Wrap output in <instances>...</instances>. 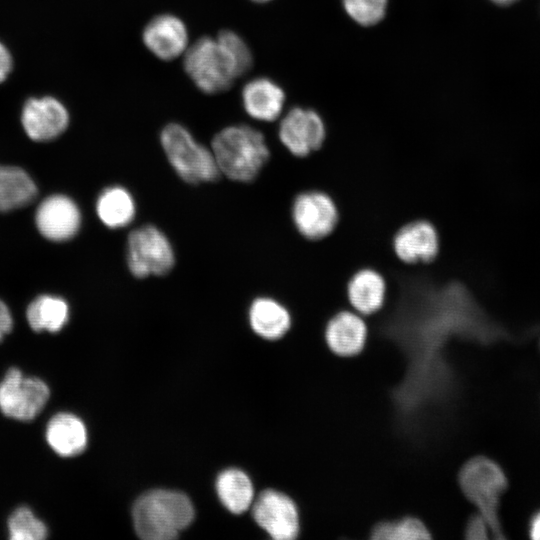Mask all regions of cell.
<instances>
[{
    "label": "cell",
    "instance_id": "cell-1",
    "mask_svg": "<svg viewBox=\"0 0 540 540\" xmlns=\"http://www.w3.org/2000/svg\"><path fill=\"white\" fill-rule=\"evenodd\" d=\"M385 279V305L368 318L404 361L403 375L389 392L395 427L423 443L446 424L458 393L451 343L489 344L501 332L465 282L429 263H403Z\"/></svg>",
    "mask_w": 540,
    "mask_h": 540
},
{
    "label": "cell",
    "instance_id": "cell-2",
    "mask_svg": "<svg viewBox=\"0 0 540 540\" xmlns=\"http://www.w3.org/2000/svg\"><path fill=\"white\" fill-rule=\"evenodd\" d=\"M220 174L237 182H251L268 163L271 152L263 133L244 124L230 125L211 141Z\"/></svg>",
    "mask_w": 540,
    "mask_h": 540
},
{
    "label": "cell",
    "instance_id": "cell-3",
    "mask_svg": "<svg viewBox=\"0 0 540 540\" xmlns=\"http://www.w3.org/2000/svg\"><path fill=\"white\" fill-rule=\"evenodd\" d=\"M133 524L139 537L146 540H168L187 527L194 516L190 499L176 491L152 490L137 499L133 507Z\"/></svg>",
    "mask_w": 540,
    "mask_h": 540
},
{
    "label": "cell",
    "instance_id": "cell-4",
    "mask_svg": "<svg viewBox=\"0 0 540 540\" xmlns=\"http://www.w3.org/2000/svg\"><path fill=\"white\" fill-rule=\"evenodd\" d=\"M458 484L464 496L489 524L491 536L503 539L499 503L508 481L502 468L492 459L478 455L467 460L458 472Z\"/></svg>",
    "mask_w": 540,
    "mask_h": 540
},
{
    "label": "cell",
    "instance_id": "cell-5",
    "mask_svg": "<svg viewBox=\"0 0 540 540\" xmlns=\"http://www.w3.org/2000/svg\"><path fill=\"white\" fill-rule=\"evenodd\" d=\"M160 143L170 165L184 181L198 184L220 176L211 148L198 142L183 125L167 124L160 133Z\"/></svg>",
    "mask_w": 540,
    "mask_h": 540
},
{
    "label": "cell",
    "instance_id": "cell-6",
    "mask_svg": "<svg viewBox=\"0 0 540 540\" xmlns=\"http://www.w3.org/2000/svg\"><path fill=\"white\" fill-rule=\"evenodd\" d=\"M183 66L195 86L206 94L224 92L240 78L231 56L216 37L204 36L188 46Z\"/></svg>",
    "mask_w": 540,
    "mask_h": 540
},
{
    "label": "cell",
    "instance_id": "cell-7",
    "mask_svg": "<svg viewBox=\"0 0 540 540\" xmlns=\"http://www.w3.org/2000/svg\"><path fill=\"white\" fill-rule=\"evenodd\" d=\"M49 398L48 384L39 377L25 375L18 367L9 368L0 380V411L10 419L34 420Z\"/></svg>",
    "mask_w": 540,
    "mask_h": 540
},
{
    "label": "cell",
    "instance_id": "cell-8",
    "mask_svg": "<svg viewBox=\"0 0 540 540\" xmlns=\"http://www.w3.org/2000/svg\"><path fill=\"white\" fill-rule=\"evenodd\" d=\"M126 260L137 278L167 274L175 264V254L168 237L154 225H143L130 232Z\"/></svg>",
    "mask_w": 540,
    "mask_h": 540
},
{
    "label": "cell",
    "instance_id": "cell-9",
    "mask_svg": "<svg viewBox=\"0 0 540 540\" xmlns=\"http://www.w3.org/2000/svg\"><path fill=\"white\" fill-rule=\"evenodd\" d=\"M290 217L294 228L303 238L318 241L334 231L339 212L334 199L328 193L309 189L294 196Z\"/></svg>",
    "mask_w": 540,
    "mask_h": 540
},
{
    "label": "cell",
    "instance_id": "cell-10",
    "mask_svg": "<svg viewBox=\"0 0 540 540\" xmlns=\"http://www.w3.org/2000/svg\"><path fill=\"white\" fill-rule=\"evenodd\" d=\"M277 135L289 154L303 158L321 148L327 127L314 110L294 107L281 118Z\"/></svg>",
    "mask_w": 540,
    "mask_h": 540
},
{
    "label": "cell",
    "instance_id": "cell-11",
    "mask_svg": "<svg viewBox=\"0 0 540 540\" xmlns=\"http://www.w3.org/2000/svg\"><path fill=\"white\" fill-rule=\"evenodd\" d=\"M257 524L272 538L292 540L299 533V514L294 501L276 490H265L257 498L253 507Z\"/></svg>",
    "mask_w": 540,
    "mask_h": 540
},
{
    "label": "cell",
    "instance_id": "cell-12",
    "mask_svg": "<svg viewBox=\"0 0 540 540\" xmlns=\"http://www.w3.org/2000/svg\"><path fill=\"white\" fill-rule=\"evenodd\" d=\"M369 337L366 317L351 308L340 309L331 315L323 329L328 349L337 356L351 357L362 352Z\"/></svg>",
    "mask_w": 540,
    "mask_h": 540
},
{
    "label": "cell",
    "instance_id": "cell-13",
    "mask_svg": "<svg viewBox=\"0 0 540 540\" xmlns=\"http://www.w3.org/2000/svg\"><path fill=\"white\" fill-rule=\"evenodd\" d=\"M392 246L395 255L402 263L427 264L438 255L439 234L430 221L416 219L405 223L396 231Z\"/></svg>",
    "mask_w": 540,
    "mask_h": 540
},
{
    "label": "cell",
    "instance_id": "cell-14",
    "mask_svg": "<svg viewBox=\"0 0 540 540\" xmlns=\"http://www.w3.org/2000/svg\"><path fill=\"white\" fill-rule=\"evenodd\" d=\"M35 224L40 234L54 242L74 237L81 226V212L68 196L54 194L45 198L37 207Z\"/></svg>",
    "mask_w": 540,
    "mask_h": 540
},
{
    "label": "cell",
    "instance_id": "cell-15",
    "mask_svg": "<svg viewBox=\"0 0 540 540\" xmlns=\"http://www.w3.org/2000/svg\"><path fill=\"white\" fill-rule=\"evenodd\" d=\"M142 40L146 48L164 61L184 55L189 46V35L185 23L172 14H160L144 27Z\"/></svg>",
    "mask_w": 540,
    "mask_h": 540
},
{
    "label": "cell",
    "instance_id": "cell-16",
    "mask_svg": "<svg viewBox=\"0 0 540 540\" xmlns=\"http://www.w3.org/2000/svg\"><path fill=\"white\" fill-rule=\"evenodd\" d=\"M21 121L28 137L35 141H50L68 126L66 108L52 97L29 99L22 110Z\"/></svg>",
    "mask_w": 540,
    "mask_h": 540
},
{
    "label": "cell",
    "instance_id": "cell-17",
    "mask_svg": "<svg viewBox=\"0 0 540 540\" xmlns=\"http://www.w3.org/2000/svg\"><path fill=\"white\" fill-rule=\"evenodd\" d=\"M346 296L352 310L366 318L376 315L386 302V279L372 267L360 268L349 278Z\"/></svg>",
    "mask_w": 540,
    "mask_h": 540
},
{
    "label": "cell",
    "instance_id": "cell-18",
    "mask_svg": "<svg viewBox=\"0 0 540 540\" xmlns=\"http://www.w3.org/2000/svg\"><path fill=\"white\" fill-rule=\"evenodd\" d=\"M45 440L58 456L71 458L81 454L88 444V432L83 420L72 412L54 414L45 427Z\"/></svg>",
    "mask_w": 540,
    "mask_h": 540
},
{
    "label": "cell",
    "instance_id": "cell-19",
    "mask_svg": "<svg viewBox=\"0 0 540 540\" xmlns=\"http://www.w3.org/2000/svg\"><path fill=\"white\" fill-rule=\"evenodd\" d=\"M245 112L254 120L273 122L283 111L285 94L282 88L269 78L258 77L248 81L241 92Z\"/></svg>",
    "mask_w": 540,
    "mask_h": 540
},
{
    "label": "cell",
    "instance_id": "cell-20",
    "mask_svg": "<svg viewBox=\"0 0 540 540\" xmlns=\"http://www.w3.org/2000/svg\"><path fill=\"white\" fill-rule=\"evenodd\" d=\"M253 331L267 340H278L290 330L292 315L288 307L272 297H258L249 308Z\"/></svg>",
    "mask_w": 540,
    "mask_h": 540
},
{
    "label": "cell",
    "instance_id": "cell-21",
    "mask_svg": "<svg viewBox=\"0 0 540 540\" xmlns=\"http://www.w3.org/2000/svg\"><path fill=\"white\" fill-rule=\"evenodd\" d=\"M96 213L106 227L124 228L130 225L136 216V203L129 190L114 185L105 188L98 196Z\"/></svg>",
    "mask_w": 540,
    "mask_h": 540
},
{
    "label": "cell",
    "instance_id": "cell-22",
    "mask_svg": "<svg viewBox=\"0 0 540 540\" xmlns=\"http://www.w3.org/2000/svg\"><path fill=\"white\" fill-rule=\"evenodd\" d=\"M26 319L35 332L57 333L69 320V306L61 297L40 295L28 305Z\"/></svg>",
    "mask_w": 540,
    "mask_h": 540
},
{
    "label": "cell",
    "instance_id": "cell-23",
    "mask_svg": "<svg viewBox=\"0 0 540 540\" xmlns=\"http://www.w3.org/2000/svg\"><path fill=\"white\" fill-rule=\"evenodd\" d=\"M37 196V186L26 171L0 165V211L6 212L30 204Z\"/></svg>",
    "mask_w": 540,
    "mask_h": 540
},
{
    "label": "cell",
    "instance_id": "cell-24",
    "mask_svg": "<svg viewBox=\"0 0 540 540\" xmlns=\"http://www.w3.org/2000/svg\"><path fill=\"white\" fill-rule=\"evenodd\" d=\"M216 489L224 506L235 514L246 511L253 500V486L249 477L238 469L223 471L217 478Z\"/></svg>",
    "mask_w": 540,
    "mask_h": 540
},
{
    "label": "cell",
    "instance_id": "cell-25",
    "mask_svg": "<svg viewBox=\"0 0 540 540\" xmlns=\"http://www.w3.org/2000/svg\"><path fill=\"white\" fill-rule=\"evenodd\" d=\"M371 538L375 540H423L430 539L431 534L420 519L406 516L375 524L371 530Z\"/></svg>",
    "mask_w": 540,
    "mask_h": 540
},
{
    "label": "cell",
    "instance_id": "cell-26",
    "mask_svg": "<svg viewBox=\"0 0 540 540\" xmlns=\"http://www.w3.org/2000/svg\"><path fill=\"white\" fill-rule=\"evenodd\" d=\"M7 531L11 540H43L49 534L46 523L25 505L15 508L9 515Z\"/></svg>",
    "mask_w": 540,
    "mask_h": 540
},
{
    "label": "cell",
    "instance_id": "cell-27",
    "mask_svg": "<svg viewBox=\"0 0 540 540\" xmlns=\"http://www.w3.org/2000/svg\"><path fill=\"white\" fill-rule=\"evenodd\" d=\"M216 38L231 56L239 76L249 72L253 65V56L245 40L232 30H222Z\"/></svg>",
    "mask_w": 540,
    "mask_h": 540
},
{
    "label": "cell",
    "instance_id": "cell-28",
    "mask_svg": "<svg viewBox=\"0 0 540 540\" xmlns=\"http://www.w3.org/2000/svg\"><path fill=\"white\" fill-rule=\"evenodd\" d=\"M347 14L358 24L371 26L384 17L387 0H343Z\"/></svg>",
    "mask_w": 540,
    "mask_h": 540
},
{
    "label": "cell",
    "instance_id": "cell-29",
    "mask_svg": "<svg viewBox=\"0 0 540 540\" xmlns=\"http://www.w3.org/2000/svg\"><path fill=\"white\" fill-rule=\"evenodd\" d=\"M464 532L465 538L470 540H484L491 535L489 524L479 513L468 519Z\"/></svg>",
    "mask_w": 540,
    "mask_h": 540
},
{
    "label": "cell",
    "instance_id": "cell-30",
    "mask_svg": "<svg viewBox=\"0 0 540 540\" xmlns=\"http://www.w3.org/2000/svg\"><path fill=\"white\" fill-rule=\"evenodd\" d=\"M13 318L8 306L0 300V342L12 331Z\"/></svg>",
    "mask_w": 540,
    "mask_h": 540
},
{
    "label": "cell",
    "instance_id": "cell-31",
    "mask_svg": "<svg viewBox=\"0 0 540 540\" xmlns=\"http://www.w3.org/2000/svg\"><path fill=\"white\" fill-rule=\"evenodd\" d=\"M12 68V58L6 47L0 43V82L4 81Z\"/></svg>",
    "mask_w": 540,
    "mask_h": 540
},
{
    "label": "cell",
    "instance_id": "cell-32",
    "mask_svg": "<svg viewBox=\"0 0 540 540\" xmlns=\"http://www.w3.org/2000/svg\"><path fill=\"white\" fill-rule=\"evenodd\" d=\"M529 535L534 540H540V510L537 511L530 519Z\"/></svg>",
    "mask_w": 540,
    "mask_h": 540
},
{
    "label": "cell",
    "instance_id": "cell-33",
    "mask_svg": "<svg viewBox=\"0 0 540 540\" xmlns=\"http://www.w3.org/2000/svg\"><path fill=\"white\" fill-rule=\"evenodd\" d=\"M492 1L497 3V4L507 5V4H510V3L514 2L515 0H492Z\"/></svg>",
    "mask_w": 540,
    "mask_h": 540
},
{
    "label": "cell",
    "instance_id": "cell-34",
    "mask_svg": "<svg viewBox=\"0 0 540 540\" xmlns=\"http://www.w3.org/2000/svg\"><path fill=\"white\" fill-rule=\"evenodd\" d=\"M253 2H256V3H266V2H269L271 0H251Z\"/></svg>",
    "mask_w": 540,
    "mask_h": 540
}]
</instances>
